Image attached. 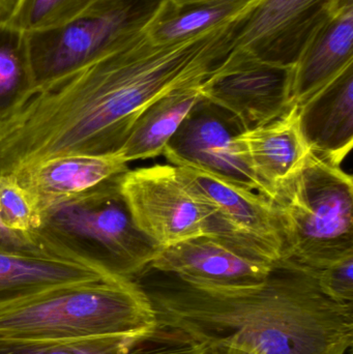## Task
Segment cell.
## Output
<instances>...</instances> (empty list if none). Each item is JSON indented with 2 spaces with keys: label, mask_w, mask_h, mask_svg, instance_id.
<instances>
[{
  "label": "cell",
  "mask_w": 353,
  "mask_h": 354,
  "mask_svg": "<svg viewBox=\"0 0 353 354\" xmlns=\"http://www.w3.org/2000/svg\"><path fill=\"white\" fill-rule=\"evenodd\" d=\"M178 168L215 210L226 241L271 262L286 258L281 220L267 198L205 172Z\"/></svg>",
  "instance_id": "obj_10"
},
{
  "label": "cell",
  "mask_w": 353,
  "mask_h": 354,
  "mask_svg": "<svg viewBox=\"0 0 353 354\" xmlns=\"http://www.w3.org/2000/svg\"><path fill=\"white\" fill-rule=\"evenodd\" d=\"M298 116L311 153L341 166L353 145V64L298 105Z\"/></svg>",
  "instance_id": "obj_14"
},
{
  "label": "cell",
  "mask_w": 353,
  "mask_h": 354,
  "mask_svg": "<svg viewBox=\"0 0 353 354\" xmlns=\"http://www.w3.org/2000/svg\"><path fill=\"white\" fill-rule=\"evenodd\" d=\"M160 324L204 345L231 343L256 354H346L353 304L323 292L317 272L289 258L261 284L216 288L147 268L134 279Z\"/></svg>",
  "instance_id": "obj_2"
},
{
  "label": "cell",
  "mask_w": 353,
  "mask_h": 354,
  "mask_svg": "<svg viewBox=\"0 0 353 354\" xmlns=\"http://www.w3.org/2000/svg\"><path fill=\"white\" fill-rule=\"evenodd\" d=\"M120 185L135 222L162 249L200 235L224 239L215 210L178 166L128 169Z\"/></svg>",
  "instance_id": "obj_7"
},
{
  "label": "cell",
  "mask_w": 353,
  "mask_h": 354,
  "mask_svg": "<svg viewBox=\"0 0 353 354\" xmlns=\"http://www.w3.org/2000/svg\"><path fill=\"white\" fill-rule=\"evenodd\" d=\"M166 0H95L61 26L27 35L37 95L146 31Z\"/></svg>",
  "instance_id": "obj_6"
},
{
  "label": "cell",
  "mask_w": 353,
  "mask_h": 354,
  "mask_svg": "<svg viewBox=\"0 0 353 354\" xmlns=\"http://www.w3.org/2000/svg\"><path fill=\"white\" fill-rule=\"evenodd\" d=\"M0 245H15V247H33L31 243L21 237L17 236L14 233L10 232L2 224L0 218Z\"/></svg>",
  "instance_id": "obj_26"
},
{
  "label": "cell",
  "mask_w": 353,
  "mask_h": 354,
  "mask_svg": "<svg viewBox=\"0 0 353 354\" xmlns=\"http://www.w3.org/2000/svg\"><path fill=\"white\" fill-rule=\"evenodd\" d=\"M353 64V8L334 12L309 39L294 66L292 101L300 105Z\"/></svg>",
  "instance_id": "obj_17"
},
{
  "label": "cell",
  "mask_w": 353,
  "mask_h": 354,
  "mask_svg": "<svg viewBox=\"0 0 353 354\" xmlns=\"http://www.w3.org/2000/svg\"><path fill=\"white\" fill-rule=\"evenodd\" d=\"M200 85L178 87L147 106L116 156L128 163L163 155L170 139L202 97Z\"/></svg>",
  "instance_id": "obj_20"
},
{
  "label": "cell",
  "mask_w": 353,
  "mask_h": 354,
  "mask_svg": "<svg viewBox=\"0 0 353 354\" xmlns=\"http://www.w3.org/2000/svg\"><path fill=\"white\" fill-rule=\"evenodd\" d=\"M176 1H180V0H176Z\"/></svg>",
  "instance_id": "obj_28"
},
{
  "label": "cell",
  "mask_w": 353,
  "mask_h": 354,
  "mask_svg": "<svg viewBox=\"0 0 353 354\" xmlns=\"http://www.w3.org/2000/svg\"><path fill=\"white\" fill-rule=\"evenodd\" d=\"M128 163L117 156H62L24 166L12 172L39 212L53 204L91 191L128 171Z\"/></svg>",
  "instance_id": "obj_15"
},
{
  "label": "cell",
  "mask_w": 353,
  "mask_h": 354,
  "mask_svg": "<svg viewBox=\"0 0 353 354\" xmlns=\"http://www.w3.org/2000/svg\"><path fill=\"white\" fill-rule=\"evenodd\" d=\"M316 272L325 295L340 303L353 304V256Z\"/></svg>",
  "instance_id": "obj_24"
},
{
  "label": "cell",
  "mask_w": 353,
  "mask_h": 354,
  "mask_svg": "<svg viewBox=\"0 0 353 354\" xmlns=\"http://www.w3.org/2000/svg\"><path fill=\"white\" fill-rule=\"evenodd\" d=\"M240 120L205 97L184 118L163 155L171 165L190 168L258 193L238 142Z\"/></svg>",
  "instance_id": "obj_9"
},
{
  "label": "cell",
  "mask_w": 353,
  "mask_h": 354,
  "mask_svg": "<svg viewBox=\"0 0 353 354\" xmlns=\"http://www.w3.org/2000/svg\"><path fill=\"white\" fill-rule=\"evenodd\" d=\"M17 0H0V22H6L12 14Z\"/></svg>",
  "instance_id": "obj_27"
},
{
  "label": "cell",
  "mask_w": 353,
  "mask_h": 354,
  "mask_svg": "<svg viewBox=\"0 0 353 354\" xmlns=\"http://www.w3.org/2000/svg\"><path fill=\"white\" fill-rule=\"evenodd\" d=\"M37 95L26 33L0 22V138Z\"/></svg>",
  "instance_id": "obj_21"
},
{
  "label": "cell",
  "mask_w": 353,
  "mask_h": 354,
  "mask_svg": "<svg viewBox=\"0 0 353 354\" xmlns=\"http://www.w3.org/2000/svg\"><path fill=\"white\" fill-rule=\"evenodd\" d=\"M259 0H166L146 29L158 45H178L242 16Z\"/></svg>",
  "instance_id": "obj_19"
},
{
  "label": "cell",
  "mask_w": 353,
  "mask_h": 354,
  "mask_svg": "<svg viewBox=\"0 0 353 354\" xmlns=\"http://www.w3.org/2000/svg\"><path fill=\"white\" fill-rule=\"evenodd\" d=\"M0 354H204L189 335L158 322L142 334L97 340L35 342L0 339Z\"/></svg>",
  "instance_id": "obj_18"
},
{
  "label": "cell",
  "mask_w": 353,
  "mask_h": 354,
  "mask_svg": "<svg viewBox=\"0 0 353 354\" xmlns=\"http://www.w3.org/2000/svg\"><path fill=\"white\" fill-rule=\"evenodd\" d=\"M109 278L90 266L37 248L0 245V303L58 286Z\"/></svg>",
  "instance_id": "obj_16"
},
{
  "label": "cell",
  "mask_w": 353,
  "mask_h": 354,
  "mask_svg": "<svg viewBox=\"0 0 353 354\" xmlns=\"http://www.w3.org/2000/svg\"><path fill=\"white\" fill-rule=\"evenodd\" d=\"M236 44V21L178 45H158L145 31L35 95L0 138V176L62 156H115L147 106L204 82Z\"/></svg>",
  "instance_id": "obj_1"
},
{
  "label": "cell",
  "mask_w": 353,
  "mask_h": 354,
  "mask_svg": "<svg viewBox=\"0 0 353 354\" xmlns=\"http://www.w3.org/2000/svg\"><path fill=\"white\" fill-rule=\"evenodd\" d=\"M204 354H256L246 347L231 343H213L204 345Z\"/></svg>",
  "instance_id": "obj_25"
},
{
  "label": "cell",
  "mask_w": 353,
  "mask_h": 354,
  "mask_svg": "<svg viewBox=\"0 0 353 354\" xmlns=\"http://www.w3.org/2000/svg\"><path fill=\"white\" fill-rule=\"evenodd\" d=\"M122 176L41 210L30 236L33 247L111 278L134 280L162 248L135 222L122 191Z\"/></svg>",
  "instance_id": "obj_4"
},
{
  "label": "cell",
  "mask_w": 353,
  "mask_h": 354,
  "mask_svg": "<svg viewBox=\"0 0 353 354\" xmlns=\"http://www.w3.org/2000/svg\"><path fill=\"white\" fill-rule=\"evenodd\" d=\"M286 258L315 270L353 256V183L341 166L309 153L276 194Z\"/></svg>",
  "instance_id": "obj_5"
},
{
  "label": "cell",
  "mask_w": 353,
  "mask_h": 354,
  "mask_svg": "<svg viewBox=\"0 0 353 354\" xmlns=\"http://www.w3.org/2000/svg\"><path fill=\"white\" fill-rule=\"evenodd\" d=\"M336 0H259L242 17L236 49L294 66L315 31L335 12Z\"/></svg>",
  "instance_id": "obj_11"
},
{
  "label": "cell",
  "mask_w": 353,
  "mask_h": 354,
  "mask_svg": "<svg viewBox=\"0 0 353 354\" xmlns=\"http://www.w3.org/2000/svg\"><path fill=\"white\" fill-rule=\"evenodd\" d=\"M292 79L294 66L263 62L236 48L223 66L201 83L200 91L248 131L277 120L294 106Z\"/></svg>",
  "instance_id": "obj_8"
},
{
  "label": "cell",
  "mask_w": 353,
  "mask_h": 354,
  "mask_svg": "<svg viewBox=\"0 0 353 354\" xmlns=\"http://www.w3.org/2000/svg\"><path fill=\"white\" fill-rule=\"evenodd\" d=\"M0 218L10 232L32 245L30 236L39 228L41 212L12 174L0 176Z\"/></svg>",
  "instance_id": "obj_23"
},
{
  "label": "cell",
  "mask_w": 353,
  "mask_h": 354,
  "mask_svg": "<svg viewBox=\"0 0 353 354\" xmlns=\"http://www.w3.org/2000/svg\"><path fill=\"white\" fill-rule=\"evenodd\" d=\"M238 142L258 193L271 202L300 171L310 153L300 133L296 105L265 126L245 131Z\"/></svg>",
  "instance_id": "obj_13"
},
{
  "label": "cell",
  "mask_w": 353,
  "mask_h": 354,
  "mask_svg": "<svg viewBox=\"0 0 353 354\" xmlns=\"http://www.w3.org/2000/svg\"><path fill=\"white\" fill-rule=\"evenodd\" d=\"M274 264L231 241L205 234L163 248L149 268L195 284L246 288L265 281Z\"/></svg>",
  "instance_id": "obj_12"
},
{
  "label": "cell",
  "mask_w": 353,
  "mask_h": 354,
  "mask_svg": "<svg viewBox=\"0 0 353 354\" xmlns=\"http://www.w3.org/2000/svg\"><path fill=\"white\" fill-rule=\"evenodd\" d=\"M158 324L133 280L64 285L0 303V339L68 342L135 336Z\"/></svg>",
  "instance_id": "obj_3"
},
{
  "label": "cell",
  "mask_w": 353,
  "mask_h": 354,
  "mask_svg": "<svg viewBox=\"0 0 353 354\" xmlns=\"http://www.w3.org/2000/svg\"><path fill=\"white\" fill-rule=\"evenodd\" d=\"M95 0H17L6 23L29 35L66 24Z\"/></svg>",
  "instance_id": "obj_22"
}]
</instances>
